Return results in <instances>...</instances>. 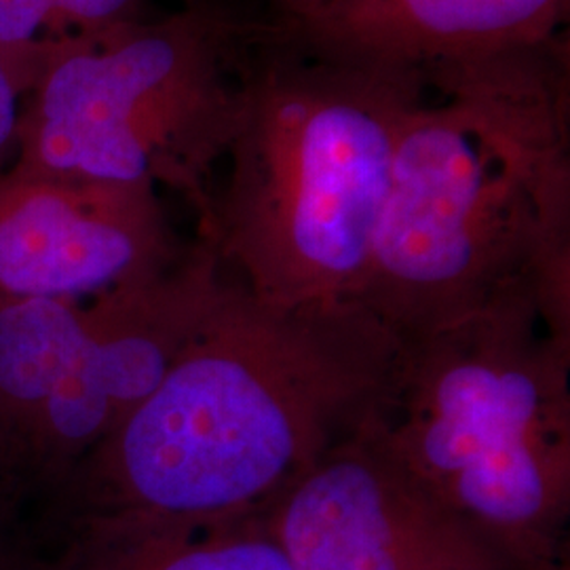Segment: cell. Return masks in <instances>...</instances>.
<instances>
[{"mask_svg":"<svg viewBox=\"0 0 570 570\" xmlns=\"http://www.w3.org/2000/svg\"><path fill=\"white\" fill-rule=\"evenodd\" d=\"M383 428L513 569H569L570 313L524 287L407 346Z\"/></svg>","mask_w":570,"mask_h":570,"instance_id":"cell-4","label":"cell"},{"mask_svg":"<svg viewBox=\"0 0 570 570\" xmlns=\"http://www.w3.org/2000/svg\"><path fill=\"white\" fill-rule=\"evenodd\" d=\"M425 75L355 303L406 346L524 287L570 313L567 37Z\"/></svg>","mask_w":570,"mask_h":570,"instance_id":"cell-2","label":"cell"},{"mask_svg":"<svg viewBox=\"0 0 570 570\" xmlns=\"http://www.w3.org/2000/svg\"><path fill=\"white\" fill-rule=\"evenodd\" d=\"M183 254L153 186L0 174V306L89 301L144 284Z\"/></svg>","mask_w":570,"mask_h":570,"instance_id":"cell-7","label":"cell"},{"mask_svg":"<svg viewBox=\"0 0 570 570\" xmlns=\"http://www.w3.org/2000/svg\"><path fill=\"white\" fill-rule=\"evenodd\" d=\"M7 570H292L261 515L193 524L129 515L70 520L53 558L7 550Z\"/></svg>","mask_w":570,"mask_h":570,"instance_id":"cell-9","label":"cell"},{"mask_svg":"<svg viewBox=\"0 0 570 570\" xmlns=\"http://www.w3.org/2000/svg\"><path fill=\"white\" fill-rule=\"evenodd\" d=\"M569 7L570 0H320L275 26L338 58L428 72L560 41Z\"/></svg>","mask_w":570,"mask_h":570,"instance_id":"cell-8","label":"cell"},{"mask_svg":"<svg viewBox=\"0 0 570 570\" xmlns=\"http://www.w3.org/2000/svg\"><path fill=\"white\" fill-rule=\"evenodd\" d=\"M425 87L423 70L338 58L279 26L254 30L226 183L199 226L249 294L357 301L393 153Z\"/></svg>","mask_w":570,"mask_h":570,"instance_id":"cell-3","label":"cell"},{"mask_svg":"<svg viewBox=\"0 0 570 570\" xmlns=\"http://www.w3.org/2000/svg\"><path fill=\"white\" fill-rule=\"evenodd\" d=\"M144 18V0H0V60L26 96L63 51Z\"/></svg>","mask_w":570,"mask_h":570,"instance_id":"cell-10","label":"cell"},{"mask_svg":"<svg viewBox=\"0 0 570 570\" xmlns=\"http://www.w3.org/2000/svg\"><path fill=\"white\" fill-rule=\"evenodd\" d=\"M275 2H277L279 20H285V18H292V16H296V13L305 11L308 7L317 4L320 0H275Z\"/></svg>","mask_w":570,"mask_h":570,"instance_id":"cell-12","label":"cell"},{"mask_svg":"<svg viewBox=\"0 0 570 570\" xmlns=\"http://www.w3.org/2000/svg\"><path fill=\"white\" fill-rule=\"evenodd\" d=\"M0 570H4L2 569V560H0Z\"/></svg>","mask_w":570,"mask_h":570,"instance_id":"cell-13","label":"cell"},{"mask_svg":"<svg viewBox=\"0 0 570 570\" xmlns=\"http://www.w3.org/2000/svg\"><path fill=\"white\" fill-rule=\"evenodd\" d=\"M254 30L212 2L129 21L63 51L23 96L13 167L167 186L204 226L235 138Z\"/></svg>","mask_w":570,"mask_h":570,"instance_id":"cell-5","label":"cell"},{"mask_svg":"<svg viewBox=\"0 0 570 570\" xmlns=\"http://www.w3.org/2000/svg\"><path fill=\"white\" fill-rule=\"evenodd\" d=\"M23 94L0 60V174L13 167L20 153V122Z\"/></svg>","mask_w":570,"mask_h":570,"instance_id":"cell-11","label":"cell"},{"mask_svg":"<svg viewBox=\"0 0 570 570\" xmlns=\"http://www.w3.org/2000/svg\"><path fill=\"white\" fill-rule=\"evenodd\" d=\"M370 419L261 513L292 570H515Z\"/></svg>","mask_w":570,"mask_h":570,"instance_id":"cell-6","label":"cell"},{"mask_svg":"<svg viewBox=\"0 0 570 570\" xmlns=\"http://www.w3.org/2000/svg\"><path fill=\"white\" fill-rule=\"evenodd\" d=\"M406 355L360 303L277 305L226 284L159 387L77 468L70 520L258 518L387 412Z\"/></svg>","mask_w":570,"mask_h":570,"instance_id":"cell-1","label":"cell"}]
</instances>
